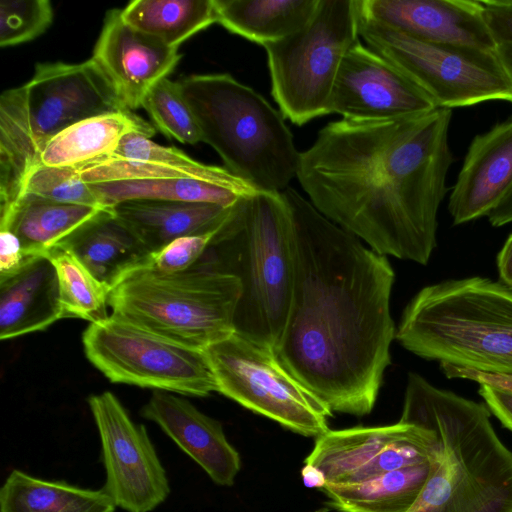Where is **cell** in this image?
Returning a JSON list of instances; mask_svg holds the SVG:
<instances>
[{
    "instance_id": "3957f363",
    "label": "cell",
    "mask_w": 512,
    "mask_h": 512,
    "mask_svg": "<svg viewBox=\"0 0 512 512\" xmlns=\"http://www.w3.org/2000/svg\"><path fill=\"white\" fill-rule=\"evenodd\" d=\"M490 416L485 403L408 374L399 421L437 436L430 476L409 512H512V450Z\"/></svg>"
},
{
    "instance_id": "8992f818",
    "label": "cell",
    "mask_w": 512,
    "mask_h": 512,
    "mask_svg": "<svg viewBox=\"0 0 512 512\" xmlns=\"http://www.w3.org/2000/svg\"><path fill=\"white\" fill-rule=\"evenodd\" d=\"M178 82L202 142L227 171L257 191L288 188L300 152L281 112L230 74L190 75Z\"/></svg>"
},
{
    "instance_id": "7c38bea8",
    "label": "cell",
    "mask_w": 512,
    "mask_h": 512,
    "mask_svg": "<svg viewBox=\"0 0 512 512\" xmlns=\"http://www.w3.org/2000/svg\"><path fill=\"white\" fill-rule=\"evenodd\" d=\"M437 436L431 429L397 422L375 427L328 430L304 460L302 479L310 488L354 484L384 473L430 462Z\"/></svg>"
},
{
    "instance_id": "e575fe53",
    "label": "cell",
    "mask_w": 512,
    "mask_h": 512,
    "mask_svg": "<svg viewBox=\"0 0 512 512\" xmlns=\"http://www.w3.org/2000/svg\"><path fill=\"white\" fill-rule=\"evenodd\" d=\"M105 158L155 162L215 175L230 173L224 167L198 162L178 148L159 145L151 140V136L139 131L124 135L116 150Z\"/></svg>"
},
{
    "instance_id": "ac0fdd59",
    "label": "cell",
    "mask_w": 512,
    "mask_h": 512,
    "mask_svg": "<svg viewBox=\"0 0 512 512\" xmlns=\"http://www.w3.org/2000/svg\"><path fill=\"white\" fill-rule=\"evenodd\" d=\"M512 191V118L472 140L449 197L454 225L487 216Z\"/></svg>"
},
{
    "instance_id": "d4e9b609",
    "label": "cell",
    "mask_w": 512,
    "mask_h": 512,
    "mask_svg": "<svg viewBox=\"0 0 512 512\" xmlns=\"http://www.w3.org/2000/svg\"><path fill=\"white\" fill-rule=\"evenodd\" d=\"M217 23L263 47L305 26L320 0H213Z\"/></svg>"
},
{
    "instance_id": "f1b7e54d",
    "label": "cell",
    "mask_w": 512,
    "mask_h": 512,
    "mask_svg": "<svg viewBox=\"0 0 512 512\" xmlns=\"http://www.w3.org/2000/svg\"><path fill=\"white\" fill-rule=\"evenodd\" d=\"M104 208L132 200L212 203L232 206L241 196L225 187L190 178H153L88 184Z\"/></svg>"
},
{
    "instance_id": "5b68a950",
    "label": "cell",
    "mask_w": 512,
    "mask_h": 512,
    "mask_svg": "<svg viewBox=\"0 0 512 512\" xmlns=\"http://www.w3.org/2000/svg\"><path fill=\"white\" fill-rule=\"evenodd\" d=\"M293 221L282 192L241 195L210 245L227 248L215 268L236 276L242 294L235 332L274 349L287 318L294 276Z\"/></svg>"
},
{
    "instance_id": "484cf974",
    "label": "cell",
    "mask_w": 512,
    "mask_h": 512,
    "mask_svg": "<svg viewBox=\"0 0 512 512\" xmlns=\"http://www.w3.org/2000/svg\"><path fill=\"white\" fill-rule=\"evenodd\" d=\"M432 460L359 483L326 484L320 490L327 504L340 512H409L430 476Z\"/></svg>"
},
{
    "instance_id": "cb8c5ba5",
    "label": "cell",
    "mask_w": 512,
    "mask_h": 512,
    "mask_svg": "<svg viewBox=\"0 0 512 512\" xmlns=\"http://www.w3.org/2000/svg\"><path fill=\"white\" fill-rule=\"evenodd\" d=\"M107 209L63 204L24 194L7 217L1 230L13 232L26 255L46 252Z\"/></svg>"
},
{
    "instance_id": "7a4b0ae2",
    "label": "cell",
    "mask_w": 512,
    "mask_h": 512,
    "mask_svg": "<svg viewBox=\"0 0 512 512\" xmlns=\"http://www.w3.org/2000/svg\"><path fill=\"white\" fill-rule=\"evenodd\" d=\"M452 112L393 120L341 119L300 152L296 178L326 218L381 255L426 265L453 162Z\"/></svg>"
},
{
    "instance_id": "f546056e",
    "label": "cell",
    "mask_w": 512,
    "mask_h": 512,
    "mask_svg": "<svg viewBox=\"0 0 512 512\" xmlns=\"http://www.w3.org/2000/svg\"><path fill=\"white\" fill-rule=\"evenodd\" d=\"M45 256L57 272L63 318H79L90 323L109 318V286L97 279L71 250L60 244L50 248Z\"/></svg>"
},
{
    "instance_id": "6da1fadb",
    "label": "cell",
    "mask_w": 512,
    "mask_h": 512,
    "mask_svg": "<svg viewBox=\"0 0 512 512\" xmlns=\"http://www.w3.org/2000/svg\"><path fill=\"white\" fill-rule=\"evenodd\" d=\"M290 306L273 349L282 366L332 412L369 414L391 363L395 279L386 256L322 215L293 188Z\"/></svg>"
},
{
    "instance_id": "4dcf8cb0",
    "label": "cell",
    "mask_w": 512,
    "mask_h": 512,
    "mask_svg": "<svg viewBox=\"0 0 512 512\" xmlns=\"http://www.w3.org/2000/svg\"><path fill=\"white\" fill-rule=\"evenodd\" d=\"M78 173L86 184L153 178H190L225 187L240 195L257 191L231 173L215 175L155 162L102 158L78 167Z\"/></svg>"
},
{
    "instance_id": "5bb4252c",
    "label": "cell",
    "mask_w": 512,
    "mask_h": 512,
    "mask_svg": "<svg viewBox=\"0 0 512 512\" xmlns=\"http://www.w3.org/2000/svg\"><path fill=\"white\" fill-rule=\"evenodd\" d=\"M23 88L37 164L44 144L62 130L92 117L131 111L92 59L76 64L38 63Z\"/></svg>"
},
{
    "instance_id": "9c48e42d",
    "label": "cell",
    "mask_w": 512,
    "mask_h": 512,
    "mask_svg": "<svg viewBox=\"0 0 512 512\" xmlns=\"http://www.w3.org/2000/svg\"><path fill=\"white\" fill-rule=\"evenodd\" d=\"M359 37L424 90L438 108L512 102L497 52L430 43L359 16Z\"/></svg>"
},
{
    "instance_id": "30bf717a",
    "label": "cell",
    "mask_w": 512,
    "mask_h": 512,
    "mask_svg": "<svg viewBox=\"0 0 512 512\" xmlns=\"http://www.w3.org/2000/svg\"><path fill=\"white\" fill-rule=\"evenodd\" d=\"M217 392L306 437L329 429L333 412L293 377L273 349L234 332L203 350Z\"/></svg>"
},
{
    "instance_id": "2e32d148",
    "label": "cell",
    "mask_w": 512,
    "mask_h": 512,
    "mask_svg": "<svg viewBox=\"0 0 512 512\" xmlns=\"http://www.w3.org/2000/svg\"><path fill=\"white\" fill-rule=\"evenodd\" d=\"M360 17L413 38L497 52L481 0H356Z\"/></svg>"
},
{
    "instance_id": "4316f807",
    "label": "cell",
    "mask_w": 512,
    "mask_h": 512,
    "mask_svg": "<svg viewBox=\"0 0 512 512\" xmlns=\"http://www.w3.org/2000/svg\"><path fill=\"white\" fill-rule=\"evenodd\" d=\"M103 490L48 481L13 470L0 491V512H115Z\"/></svg>"
},
{
    "instance_id": "ba28073f",
    "label": "cell",
    "mask_w": 512,
    "mask_h": 512,
    "mask_svg": "<svg viewBox=\"0 0 512 512\" xmlns=\"http://www.w3.org/2000/svg\"><path fill=\"white\" fill-rule=\"evenodd\" d=\"M356 0H320L310 21L264 46L271 93L280 112L300 126L330 114L341 62L360 39Z\"/></svg>"
},
{
    "instance_id": "74e56055",
    "label": "cell",
    "mask_w": 512,
    "mask_h": 512,
    "mask_svg": "<svg viewBox=\"0 0 512 512\" xmlns=\"http://www.w3.org/2000/svg\"><path fill=\"white\" fill-rule=\"evenodd\" d=\"M478 393L483 398L490 413L505 428L512 431V391L480 384Z\"/></svg>"
},
{
    "instance_id": "603a6c76",
    "label": "cell",
    "mask_w": 512,
    "mask_h": 512,
    "mask_svg": "<svg viewBox=\"0 0 512 512\" xmlns=\"http://www.w3.org/2000/svg\"><path fill=\"white\" fill-rule=\"evenodd\" d=\"M58 244L71 250L101 282L111 286L150 254L114 215L102 211Z\"/></svg>"
},
{
    "instance_id": "9a60e30c",
    "label": "cell",
    "mask_w": 512,
    "mask_h": 512,
    "mask_svg": "<svg viewBox=\"0 0 512 512\" xmlns=\"http://www.w3.org/2000/svg\"><path fill=\"white\" fill-rule=\"evenodd\" d=\"M436 108L424 90L360 39L345 54L330 99V114L357 122L399 119Z\"/></svg>"
},
{
    "instance_id": "d6a6232c",
    "label": "cell",
    "mask_w": 512,
    "mask_h": 512,
    "mask_svg": "<svg viewBox=\"0 0 512 512\" xmlns=\"http://www.w3.org/2000/svg\"><path fill=\"white\" fill-rule=\"evenodd\" d=\"M63 204L104 208L97 195L79 176L78 167L36 165L26 176L23 194Z\"/></svg>"
},
{
    "instance_id": "60d3db41",
    "label": "cell",
    "mask_w": 512,
    "mask_h": 512,
    "mask_svg": "<svg viewBox=\"0 0 512 512\" xmlns=\"http://www.w3.org/2000/svg\"><path fill=\"white\" fill-rule=\"evenodd\" d=\"M490 224L500 227L512 222V191L487 215Z\"/></svg>"
},
{
    "instance_id": "d590c367",
    "label": "cell",
    "mask_w": 512,
    "mask_h": 512,
    "mask_svg": "<svg viewBox=\"0 0 512 512\" xmlns=\"http://www.w3.org/2000/svg\"><path fill=\"white\" fill-rule=\"evenodd\" d=\"M217 232L178 238L158 251L150 253L144 262L164 273L185 271L195 265Z\"/></svg>"
},
{
    "instance_id": "7402d4cb",
    "label": "cell",
    "mask_w": 512,
    "mask_h": 512,
    "mask_svg": "<svg viewBox=\"0 0 512 512\" xmlns=\"http://www.w3.org/2000/svg\"><path fill=\"white\" fill-rule=\"evenodd\" d=\"M149 136L155 128L132 111L109 113L80 121L50 138L37 165L81 167L111 155L128 132Z\"/></svg>"
},
{
    "instance_id": "44dd1931",
    "label": "cell",
    "mask_w": 512,
    "mask_h": 512,
    "mask_svg": "<svg viewBox=\"0 0 512 512\" xmlns=\"http://www.w3.org/2000/svg\"><path fill=\"white\" fill-rule=\"evenodd\" d=\"M233 206V205H232ZM232 206L212 203L132 200L112 208L141 244L153 253L186 236L215 233L228 219Z\"/></svg>"
},
{
    "instance_id": "277c9868",
    "label": "cell",
    "mask_w": 512,
    "mask_h": 512,
    "mask_svg": "<svg viewBox=\"0 0 512 512\" xmlns=\"http://www.w3.org/2000/svg\"><path fill=\"white\" fill-rule=\"evenodd\" d=\"M395 338L448 378L512 391V289L501 282L474 276L422 288Z\"/></svg>"
},
{
    "instance_id": "ffe728a7",
    "label": "cell",
    "mask_w": 512,
    "mask_h": 512,
    "mask_svg": "<svg viewBox=\"0 0 512 512\" xmlns=\"http://www.w3.org/2000/svg\"><path fill=\"white\" fill-rule=\"evenodd\" d=\"M62 318L58 276L47 256H31L0 276L1 340L43 331Z\"/></svg>"
},
{
    "instance_id": "4fadbf2b",
    "label": "cell",
    "mask_w": 512,
    "mask_h": 512,
    "mask_svg": "<svg viewBox=\"0 0 512 512\" xmlns=\"http://www.w3.org/2000/svg\"><path fill=\"white\" fill-rule=\"evenodd\" d=\"M88 404L97 425L106 470L103 490L127 512H150L170 493L146 428L135 423L111 392L92 395Z\"/></svg>"
},
{
    "instance_id": "8d00e7d4",
    "label": "cell",
    "mask_w": 512,
    "mask_h": 512,
    "mask_svg": "<svg viewBox=\"0 0 512 512\" xmlns=\"http://www.w3.org/2000/svg\"><path fill=\"white\" fill-rule=\"evenodd\" d=\"M485 18L498 46H512V0H481Z\"/></svg>"
},
{
    "instance_id": "836d02e7",
    "label": "cell",
    "mask_w": 512,
    "mask_h": 512,
    "mask_svg": "<svg viewBox=\"0 0 512 512\" xmlns=\"http://www.w3.org/2000/svg\"><path fill=\"white\" fill-rule=\"evenodd\" d=\"M53 9L47 0H2L0 46H14L35 39L51 25Z\"/></svg>"
},
{
    "instance_id": "52a82bcc",
    "label": "cell",
    "mask_w": 512,
    "mask_h": 512,
    "mask_svg": "<svg viewBox=\"0 0 512 512\" xmlns=\"http://www.w3.org/2000/svg\"><path fill=\"white\" fill-rule=\"evenodd\" d=\"M240 280L211 263L176 273L145 262L110 288L112 316L185 346L204 350L235 332Z\"/></svg>"
},
{
    "instance_id": "83f0119b",
    "label": "cell",
    "mask_w": 512,
    "mask_h": 512,
    "mask_svg": "<svg viewBox=\"0 0 512 512\" xmlns=\"http://www.w3.org/2000/svg\"><path fill=\"white\" fill-rule=\"evenodd\" d=\"M121 17L174 48L217 23L213 0H134L121 9Z\"/></svg>"
},
{
    "instance_id": "f35d334b",
    "label": "cell",
    "mask_w": 512,
    "mask_h": 512,
    "mask_svg": "<svg viewBox=\"0 0 512 512\" xmlns=\"http://www.w3.org/2000/svg\"><path fill=\"white\" fill-rule=\"evenodd\" d=\"M35 256V255H34ZM31 257L25 254L19 238L9 230L0 233V276L20 268Z\"/></svg>"
},
{
    "instance_id": "d6986e66",
    "label": "cell",
    "mask_w": 512,
    "mask_h": 512,
    "mask_svg": "<svg viewBox=\"0 0 512 512\" xmlns=\"http://www.w3.org/2000/svg\"><path fill=\"white\" fill-rule=\"evenodd\" d=\"M141 415L155 422L218 485L232 486L241 467L237 450L219 421L188 400L154 390Z\"/></svg>"
},
{
    "instance_id": "b9f144b4",
    "label": "cell",
    "mask_w": 512,
    "mask_h": 512,
    "mask_svg": "<svg viewBox=\"0 0 512 512\" xmlns=\"http://www.w3.org/2000/svg\"><path fill=\"white\" fill-rule=\"evenodd\" d=\"M497 55L512 84V46H498Z\"/></svg>"
},
{
    "instance_id": "ab89813d",
    "label": "cell",
    "mask_w": 512,
    "mask_h": 512,
    "mask_svg": "<svg viewBox=\"0 0 512 512\" xmlns=\"http://www.w3.org/2000/svg\"><path fill=\"white\" fill-rule=\"evenodd\" d=\"M497 267L500 282L512 289V234L497 256Z\"/></svg>"
},
{
    "instance_id": "8fae6325",
    "label": "cell",
    "mask_w": 512,
    "mask_h": 512,
    "mask_svg": "<svg viewBox=\"0 0 512 512\" xmlns=\"http://www.w3.org/2000/svg\"><path fill=\"white\" fill-rule=\"evenodd\" d=\"M87 359L112 383L205 397L217 391L202 350L109 316L82 335Z\"/></svg>"
},
{
    "instance_id": "1f68e13d",
    "label": "cell",
    "mask_w": 512,
    "mask_h": 512,
    "mask_svg": "<svg viewBox=\"0 0 512 512\" xmlns=\"http://www.w3.org/2000/svg\"><path fill=\"white\" fill-rule=\"evenodd\" d=\"M154 127L166 137L184 144L202 142L196 119L180 89L179 82L168 77L158 81L146 94L142 106Z\"/></svg>"
},
{
    "instance_id": "e0dca14e",
    "label": "cell",
    "mask_w": 512,
    "mask_h": 512,
    "mask_svg": "<svg viewBox=\"0 0 512 512\" xmlns=\"http://www.w3.org/2000/svg\"><path fill=\"white\" fill-rule=\"evenodd\" d=\"M180 58L178 48L124 22L120 9L107 12L91 57L131 111L142 106L149 90L168 77Z\"/></svg>"
}]
</instances>
